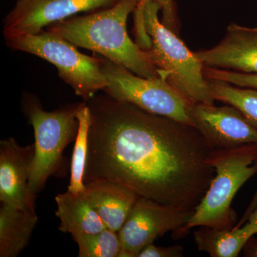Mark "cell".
I'll return each instance as SVG.
<instances>
[{
  "instance_id": "6da1fadb",
  "label": "cell",
  "mask_w": 257,
  "mask_h": 257,
  "mask_svg": "<svg viewBox=\"0 0 257 257\" xmlns=\"http://www.w3.org/2000/svg\"><path fill=\"white\" fill-rule=\"evenodd\" d=\"M90 110L84 183L116 182L139 197L194 210L215 175L199 131L108 94L86 101Z\"/></svg>"
},
{
  "instance_id": "7a4b0ae2",
  "label": "cell",
  "mask_w": 257,
  "mask_h": 257,
  "mask_svg": "<svg viewBox=\"0 0 257 257\" xmlns=\"http://www.w3.org/2000/svg\"><path fill=\"white\" fill-rule=\"evenodd\" d=\"M141 0H118L105 10L71 17L52 24L47 30L76 47L99 54L113 63L145 78L160 77L147 50L128 36L126 21Z\"/></svg>"
},
{
  "instance_id": "3957f363",
  "label": "cell",
  "mask_w": 257,
  "mask_h": 257,
  "mask_svg": "<svg viewBox=\"0 0 257 257\" xmlns=\"http://www.w3.org/2000/svg\"><path fill=\"white\" fill-rule=\"evenodd\" d=\"M207 162L214 169L215 175L182 234L195 226L234 227L236 214L231 203L239 189L257 174V144L211 150Z\"/></svg>"
},
{
  "instance_id": "277c9868",
  "label": "cell",
  "mask_w": 257,
  "mask_h": 257,
  "mask_svg": "<svg viewBox=\"0 0 257 257\" xmlns=\"http://www.w3.org/2000/svg\"><path fill=\"white\" fill-rule=\"evenodd\" d=\"M160 5L155 2L144 8V27L151 40L147 50L160 77L170 82L189 101L214 104L209 81L205 79L204 64L184 42L159 18Z\"/></svg>"
},
{
  "instance_id": "5b68a950",
  "label": "cell",
  "mask_w": 257,
  "mask_h": 257,
  "mask_svg": "<svg viewBox=\"0 0 257 257\" xmlns=\"http://www.w3.org/2000/svg\"><path fill=\"white\" fill-rule=\"evenodd\" d=\"M5 39L10 48L36 55L54 64L61 78L85 101L107 86L101 69L103 59L83 55L73 44L48 30Z\"/></svg>"
},
{
  "instance_id": "8992f818",
  "label": "cell",
  "mask_w": 257,
  "mask_h": 257,
  "mask_svg": "<svg viewBox=\"0 0 257 257\" xmlns=\"http://www.w3.org/2000/svg\"><path fill=\"white\" fill-rule=\"evenodd\" d=\"M82 103L53 111L44 110L31 96L25 99V111L35 132V156L30 170L29 188L35 194L45 187L47 179L58 170L62 153L78 131L77 114Z\"/></svg>"
},
{
  "instance_id": "52a82bcc",
  "label": "cell",
  "mask_w": 257,
  "mask_h": 257,
  "mask_svg": "<svg viewBox=\"0 0 257 257\" xmlns=\"http://www.w3.org/2000/svg\"><path fill=\"white\" fill-rule=\"evenodd\" d=\"M101 69L107 81L103 91L111 97L194 126L189 115L192 103L163 77H140L106 58Z\"/></svg>"
},
{
  "instance_id": "ba28073f",
  "label": "cell",
  "mask_w": 257,
  "mask_h": 257,
  "mask_svg": "<svg viewBox=\"0 0 257 257\" xmlns=\"http://www.w3.org/2000/svg\"><path fill=\"white\" fill-rule=\"evenodd\" d=\"M194 210L179 209L139 197L119 231L120 257H138L144 248L169 231L182 235Z\"/></svg>"
},
{
  "instance_id": "9c48e42d",
  "label": "cell",
  "mask_w": 257,
  "mask_h": 257,
  "mask_svg": "<svg viewBox=\"0 0 257 257\" xmlns=\"http://www.w3.org/2000/svg\"><path fill=\"white\" fill-rule=\"evenodd\" d=\"M118 0H18L5 17V38L38 33L74 15L109 8Z\"/></svg>"
},
{
  "instance_id": "30bf717a",
  "label": "cell",
  "mask_w": 257,
  "mask_h": 257,
  "mask_svg": "<svg viewBox=\"0 0 257 257\" xmlns=\"http://www.w3.org/2000/svg\"><path fill=\"white\" fill-rule=\"evenodd\" d=\"M189 115L211 150L257 144V128L234 106L194 103Z\"/></svg>"
},
{
  "instance_id": "8fae6325",
  "label": "cell",
  "mask_w": 257,
  "mask_h": 257,
  "mask_svg": "<svg viewBox=\"0 0 257 257\" xmlns=\"http://www.w3.org/2000/svg\"><path fill=\"white\" fill-rule=\"evenodd\" d=\"M35 144L20 146L14 138L0 142V201L35 212V197L29 188Z\"/></svg>"
},
{
  "instance_id": "7c38bea8",
  "label": "cell",
  "mask_w": 257,
  "mask_h": 257,
  "mask_svg": "<svg viewBox=\"0 0 257 257\" xmlns=\"http://www.w3.org/2000/svg\"><path fill=\"white\" fill-rule=\"evenodd\" d=\"M194 55L204 67L257 74V28L230 24L218 45Z\"/></svg>"
},
{
  "instance_id": "4fadbf2b",
  "label": "cell",
  "mask_w": 257,
  "mask_h": 257,
  "mask_svg": "<svg viewBox=\"0 0 257 257\" xmlns=\"http://www.w3.org/2000/svg\"><path fill=\"white\" fill-rule=\"evenodd\" d=\"M85 186L88 199L106 227L119 232L140 197L127 187L105 179L89 181Z\"/></svg>"
},
{
  "instance_id": "5bb4252c",
  "label": "cell",
  "mask_w": 257,
  "mask_h": 257,
  "mask_svg": "<svg viewBox=\"0 0 257 257\" xmlns=\"http://www.w3.org/2000/svg\"><path fill=\"white\" fill-rule=\"evenodd\" d=\"M56 216L60 220L59 229L71 235L94 234L106 229L92 207L85 192L74 194L67 191L56 196Z\"/></svg>"
},
{
  "instance_id": "9a60e30c",
  "label": "cell",
  "mask_w": 257,
  "mask_h": 257,
  "mask_svg": "<svg viewBox=\"0 0 257 257\" xmlns=\"http://www.w3.org/2000/svg\"><path fill=\"white\" fill-rule=\"evenodd\" d=\"M38 217L2 203L0 208V257H16L28 246Z\"/></svg>"
},
{
  "instance_id": "2e32d148",
  "label": "cell",
  "mask_w": 257,
  "mask_h": 257,
  "mask_svg": "<svg viewBox=\"0 0 257 257\" xmlns=\"http://www.w3.org/2000/svg\"><path fill=\"white\" fill-rule=\"evenodd\" d=\"M194 235L198 249L212 257L239 256L248 240L253 236L246 224L232 229L201 226Z\"/></svg>"
},
{
  "instance_id": "e0dca14e",
  "label": "cell",
  "mask_w": 257,
  "mask_h": 257,
  "mask_svg": "<svg viewBox=\"0 0 257 257\" xmlns=\"http://www.w3.org/2000/svg\"><path fill=\"white\" fill-rule=\"evenodd\" d=\"M79 126L71 162L70 182L67 191L79 194L85 192L84 183L88 150V133L90 126V110L87 103H82L77 114Z\"/></svg>"
},
{
  "instance_id": "ac0fdd59",
  "label": "cell",
  "mask_w": 257,
  "mask_h": 257,
  "mask_svg": "<svg viewBox=\"0 0 257 257\" xmlns=\"http://www.w3.org/2000/svg\"><path fill=\"white\" fill-rule=\"evenodd\" d=\"M215 100L237 108L257 128V90L237 87L222 81L208 79Z\"/></svg>"
},
{
  "instance_id": "d6986e66",
  "label": "cell",
  "mask_w": 257,
  "mask_h": 257,
  "mask_svg": "<svg viewBox=\"0 0 257 257\" xmlns=\"http://www.w3.org/2000/svg\"><path fill=\"white\" fill-rule=\"evenodd\" d=\"M79 248V257H120L121 244L119 232L106 228L94 234L72 235Z\"/></svg>"
},
{
  "instance_id": "ffe728a7",
  "label": "cell",
  "mask_w": 257,
  "mask_h": 257,
  "mask_svg": "<svg viewBox=\"0 0 257 257\" xmlns=\"http://www.w3.org/2000/svg\"><path fill=\"white\" fill-rule=\"evenodd\" d=\"M204 73L207 79L222 81L240 87L257 90V74L242 73L235 71L204 67Z\"/></svg>"
},
{
  "instance_id": "44dd1931",
  "label": "cell",
  "mask_w": 257,
  "mask_h": 257,
  "mask_svg": "<svg viewBox=\"0 0 257 257\" xmlns=\"http://www.w3.org/2000/svg\"><path fill=\"white\" fill-rule=\"evenodd\" d=\"M150 2H155L160 5L162 13V23L167 28L173 31L175 29V12L174 8L173 0H141L139 3L137 9L143 10L145 5Z\"/></svg>"
},
{
  "instance_id": "7402d4cb",
  "label": "cell",
  "mask_w": 257,
  "mask_h": 257,
  "mask_svg": "<svg viewBox=\"0 0 257 257\" xmlns=\"http://www.w3.org/2000/svg\"><path fill=\"white\" fill-rule=\"evenodd\" d=\"M183 247L179 245L165 247L151 243L143 248L138 257H181L183 256Z\"/></svg>"
},
{
  "instance_id": "603a6c76",
  "label": "cell",
  "mask_w": 257,
  "mask_h": 257,
  "mask_svg": "<svg viewBox=\"0 0 257 257\" xmlns=\"http://www.w3.org/2000/svg\"><path fill=\"white\" fill-rule=\"evenodd\" d=\"M242 251L245 256L257 257V238L251 236L245 244Z\"/></svg>"
},
{
  "instance_id": "cb8c5ba5",
  "label": "cell",
  "mask_w": 257,
  "mask_h": 257,
  "mask_svg": "<svg viewBox=\"0 0 257 257\" xmlns=\"http://www.w3.org/2000/svg\"><path fill=\"white\" fill-rule=\"evenodd\" d=\"M257 206V189L256 190V192H255L254 195H253L252 200L250 202L249 205L246 209V211H245L244 214L241 218V220L239 221V222L238 223L236 226H234L235 228L240 227V226H242V225L246 223V221H247L248 216L250 215L251 212L253 211V209L256 207Z\"/></svg>"
},
{
  "instance_id": "d4e9b609",
  "label": "cell",
  "mask_w": 257,
  "mask_h": 257,
  "mask_svg": "<svg viewBox=\"0 0 257 257\" xmlns=\"http://www.w3.org/2000/svg\"><path fill=\"white\" fill-rule=\"evenodd\" d=\"M244 224L247 226L248 230L252 236L257 234V206L248 216L247 221Z\"/></svg>"
}]
</instances>
